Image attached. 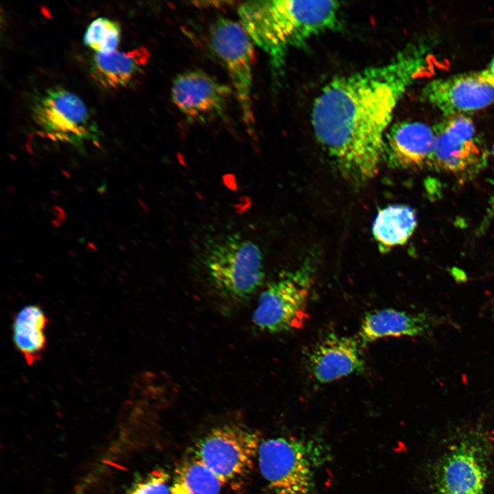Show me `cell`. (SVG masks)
<instances>
[{
	"mask_svg": "<svg viewBox=\"0 0 494 494\" xmlns=\"http://www.w3.org/2000/svg\"><path fill=\"white\" fill-rule=\"evenodd\" d=\"M32 111L34 122L52 140L73 144L98 140L97 126L86 105L64 88L47 89L34 101Z\"/></svg>",
	"mask_w": 494,
	"mask_h": 494,
	"instance_id": "cell-8",
	"label": "cell"
},
{
	"mask_svg": "<svg viewBox=\"0 0 494 494\" xmlns=\"http://www.w3.org/2000/svg\"><path fill=\"white\" fill-rule=\"evenodd\" d=\"M491 153H492V154H493V156H494V145H493V148H492Z\"/></svg>",
	"mask_w": 494,
	"mask_h": 494,
	"instance_id": "cell-24",
	"label": "cell"
},
{
	"mask_svg": "<svg viewBox=\"0 0 494 494\" xmlns=\"http://www.w3.org/2000/svg\"><path fill=\"white\" fill-rule=\"evenodd\" d=\"M493 213H494V196H493V197L492 198V201L491 202L489 214H492Z\"/></svg>",
	"mask_w": 494,
	"mask_h": 494,
	"instance_id": "cell-23",
	"label": "cell"
},
{
	"mask_svg": "<svg viewBox=\"0 0 494 494\" xmlns=\"http://www.w3.org/2000/svg\"><path fill=\"white\" fill-rule=\"evenodd\" d=\"M316 444L292 436L262 440L257 462L272 494H316L321 454Z\"/></svg>",
	"mask_w": 494,
	"mask_h": 494,
	"instance_id": "cell-4",
	"label": "cell"
},
{
	"mask_svg": "<svg viewBox=\"0 0 494 494\" xmlns=\"http://www.w3.org/2000/svg\"><path fill=\"white\" fill-rule=\"evenodd\" d=\"M49 320L37 305H27L15 315L12 329L16 350L28 365L40 361L47 346L46 329Z\"/></svg>",
	"mask_w": 494,
	"mask_h": 494,
	"instance_id": "cell-17",
	"label": "cell"
},
{
	"mask_svg": "<svg viewBox=\"0 0 494 494\" xmlns=\"http://www.w3.org/2000/svg\"><path fill=\"white\" fill-rule=\"evenodd\" d=\"M313 282V270L305 263L269 283L261 292L252 314L260 331L287 332L303 327L309 318L307 302Z\"/></svg>",
	"mask_w": 494,
	"mask_h": 494,
	"instance_id": "cell-5",
	"label": "cell"
},
{
	"mask_svg": "<svg viewBox=\"0 0 494 494\" xmlns=\"http://www.w3.org/2000/svg\"><path fill=\"white\" fill-rule=\"evenodd\" d=\"M433 128L436 138L431 166L466 177L486 165V153L470 117L465 115L447 117Z\"/></svg>",
	"mask_w": 494,
	"mask_h": 494,
	"instance_id": "cell-10",
	"label": "cell"
},
{
	"mask_svg": "<svg viewBox=\"0 0 494 494\" xmlns=\"http://www.w3.org/2000/svg\"><path fill=\"white\" fill-rule=\"evenodd\" d=\"M119 25L104 17L95 19L89 25L84 43L96 54H108L115 51L120 41Z\"/></svg>",
	"mask_w": 494,
	"mask_h": 494,
	"instance_id": "cell-20",
	"label": "cell"
},
{
	"mask_svg": "<svg viewBox=\"0 0 494 494\" xmlns=\"http://www.w3.org/2000/svg\"><path fill=\"white\" fill-rule=\"evenodd\" d=\"M416 226V216L412 209L405 205H392L378 213L373 233L381 250L388 251L405 244Z\"/></svg>",
	"mask_w": 494,
	"mask_h": 494,
	"instance_id": "cell-18",
	"label": "cell"
},
{
	"mask_svg": "<svg viewBox=\"0 0 494 494\" xmlns=\"http://www.w3.org/2000/svg\"><path fill=\"white\" fill-rule=\"evenodd\" d=\"M225 483L194 456L183 461L172 478V494H222Z\"/></svg>",
	"mask_w": 494,
	"mask_h": 494,
	"instance_id": "cell-19",
	"label": "cell"
},
{
	"mask_svg": "<svg viewBox=\"0 0 494 494\" xmlns=\"http://www.w3.org/2000/svg\"><path fill=\"white\" fill-rule=\"evenodd\" d=\"M261 440L257 432L246 426L224 424L213 428L198 441L193 456L226 484L251 471Z\"/></svg>",
	"mask_w": 494,
	"mask_h": 494,
	"instance_id": "cell-6",
	"label": "cell"
},
{
	"mask_svg": "<svg viewBox=\"0 0 494 494\" xmlns=\"http://www.w3.org/2000/svg\"><path fill=\"white\" fill-rule=\"evenodd\" d=\"M435 138L433 127L424 123H397L391 126L386 134L384 158L394 168L410 169L430 165Z\"/></svg>",
	"mask_w": 494,
	"mask_h": 494,
	"instance_id": "cell-14",
	"label": "cell"
},
{
	"mask_svg": "<svg viewBox=\"0 0 494 494\" xmlns=\"http://www.w3.org/2000/svg\"><path fill=\"white\" fill-rule=\"evenodd\" d=\"M210 32L211 47L229 75L243 121L252 131L253 42L241 23L224 17L213 23Z\"/></svg>",
	"mask_w": 494,
	"mask_h": 494,
	"instance_id": "cell-7",
	"label": "cell"
},
{
	"mask_svg": "<svg viewBox=\"0 0 494 494\" xmlns=\"http://www.w3.org/2000/svg\"><path fill=\"white\" fill-rule=\"evenodd\" d=\"M478 436L451 445L433 476L434 494H483L489 477V447Z\"/></svg>",
	"mask_w": 494,
	"mask_h": 494,
	"instance_id": "cell-9",
	"label": "cell"
},
{
	"mask_svg": "<svg viewBox=\"0 0 494 494\" xmlns=\"http://www.w3.org/2000/svg\"><path fill=\"white\" fill-rule=\"evenodd\" d=\"M340 9L335 1L261 0L244 2L238 14L253 43L279 71L290 49L337 27Z\"/></svg>",
	"mask_w": 494,
	"mask_h": 494,
	"instance_id": "cell-2",
	"label": "cell"
},
{
	"mask_svg": "<svg viewBox=\"0 0 494 494\" xmlns=\"http://www.w3.org/2000/svg\"><path fill=\"white\" fill-rule=\"evenodd\" d=\"M149 57L148 50L143 47L128 52L96 54L91 61V73L95 81L105 88L125 87L141 71Z\"/></svg>",
	"mask_w": 494,
	"mask_h": 494,
	"instance_id": "cell-16",
	"label": "cell"
},
{
	"mask_svg": "<svg viewBox=\"0 0 494 494\" xmlns=\"http://www.w3.org/2000/svg\"><path fill=\"white\" fill-rule=\"evenodd\" d=\"M421 99L445 117L481 110L494 102V86L480 71L455 75L429 82Z\"/></svg>",
	"mask_w": 494,
	"mask_h": 494,
	"instance_id": "cell-11",
	"label": "cell"
},
{
	"mask_svg": "<svg viewBox=\"0 0 494 494\" xmlns=\"http://www.w3.org/2000/svg\"><path fill=\"white\" fill-rule=\"evenodd\" d=\"M200 259L211 285L229 299H248L264 279L261 249L237 233L206 240Z\"/></svg>",
	"mask_w": 494,
	"mask_h": 494,
	"instance_id": "cell-3",
	"label": "cell"
},
{
	"mask_svg": "<svg viewBox=\"0 0 494 494\" xmlns=\"http://www.w3.org/2000/svg\"><path fill=\"white\" fill-rule=\"evenodd\" d=\"M362 345L358 338L330 334L309 355V371L316 381L327 384L364 370Z\"/></svg>",
	"mask_w": 494,
	"mask_h": 494,
	"instance_id": "cell-13",
	"label": "cell"
},
{
	"mask_svg": "<svg viewBox=\"0 0 494 494\" xmlns=\"http://www.w3.org/2000/svg\"><path fill=\"white\" fill-rule=\"evenodd\" d=\"M231 94L228 86L198 69L179 73L171 87L174 104L195 121H207L222 115Z\"/></svg>",
	"mask_w": 494,
	"mask_h": 494,
	"instance_id": "cell-12",
	"label": "cell"
},
{
	"mask_svg": "<svg viewBox=\"0 0 494 494\" xmlns=\"http://www.w3.org/2000/svg\"><path fill=\"white\" fill-rule=\"evenodd\" d=\"M430 49L410 44L385 64L336 77L316 98L314 134L348 181L362 184L378 173L395 109L431 67Z\"/></svg>",
	"mask_w": 494,
	"mask_h": 494,
	"instance_id": "cell-1",
	"label": "cell"
},
{
	"mask_svg": "<svg viewBox=\"0 0 494 494\" xmlns=\"http://www.w3.org/2000/svg\"><path fill=\"white\" fill-rule=\"evenodd\" d=\"M172 478L158 469L136 478L124 494H172Z\"/></svg>",
	"mask_w": 494,
	"mask_h": 494,
	"instance_id": "cell-21",
	"label": "cell"
},
{
	"mask_svg": "<svg viewBox=\"0 0 494 494\" xmlns=\"http://www.w3.org/2000/svg\"><path fill=\"white\" fill-rule=\"evenodd\" d=\"M482 76L492 86H494V57L488 67L480 71Z\"/></svg>",
	"mask_w": 494,
	"mask_h": 494,
	"instance_id": "cell-22",
	"label": "cell"
},
{
	"mask_svg": "<svg viewBox=\"0 0 494 494\" xmlns=\"http://www.w3.org/2000/svg\"><path fill=\"white\" fill-rule=\"evenodd\" d=\"M440 318L424 313H410L392 308L373 311L363 318L358 339L364 347L388 337L424 336L440 324Z\"/></svg>",
	"mask_w": 494,
	"mask_h": 494,
	"instance_id": "cell-15",
	"label": "cell"
}]
</instances>
